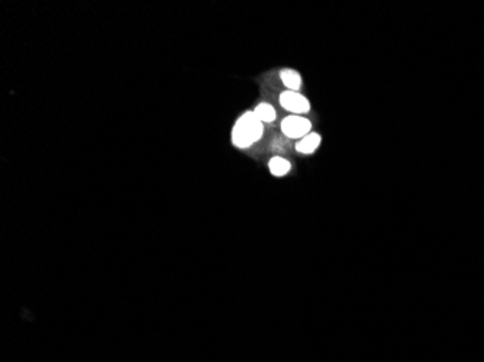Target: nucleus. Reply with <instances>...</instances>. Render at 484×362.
<instances>
[{
  "instance_id": "nucleus-1",
  "label": "nucleus",
  "mask_w": 484,
  "mask_h": 362,
  "mask_svg": "<svg viewBox=\"0 0 484 362\" xmlns=\"http://www.w3.org/2000/svg\"><path fill=\"white\" fill-rule=\"evenodd\" d=\"M264 124L254 112H245L232 128V144L236 148H248L263 137Z\"/></svg>"
},
{
  "instance_id": "nucleus-3",
  "label": "nucleus",
  "mask_w": 484,
  "mask_h": 362,
  "mask_svg": "<svg viewBox=\"0 0 484 362\" xmlns=\"http://www.w3.org/2000/svg\"><path fill=\"white\" fill-rule=\"evenodd\" d=\"M280 104L286 111H290L295 115H304L310 111L309 100L299 92H290V90L281 93Z\"/></svg>"
},
{
  "instance_id": "nucleus-4",
  "label": "nucleus",
  "mask_w": 484,
  "mask_h": 362,
  "mask_svg": "<svg viewBox=\"0 0 484 362\" xmlns=\"http://www.w3.org/2000/svg\"><path fill=\"white\" fill-rule=\"evenodd\" d=\"M321 141L322 140L319 133L310 132L306 135V137L299 140V142L296 144V151L300 154H313L317 149V146L321 145Z\"/></svg>"
},
{
  "instance_id": "nucleus-7",
  "label": "nucleus",
  "mask_w": 484,
  "mask_h": 362,
  "mask_svg": "<svg viewBox=\"0 0 484 362\" xmlns=\"http://www.w3.org/2000/svg\"><path fill=\"white\" fill-rule=\"evenodd\" d=\"M255 116L259 117L263 124H271L273 120H276L277 117V112L276 109L271 106L270 103H260L259 106H257L254 111Z\"/></svg>"
},
{
  "instance_id": "nucleus-5",
  "label": "nucleus",
  "mask_w": 484,
  "mask_h": 362,
  "mask_svg": "<svg viewBox=\"0 0 484 362\" xmlns=\"http://www.w3.org/2000/svg\"><path fill=\"white\" fill-rule=\"evenodd\" d=\"M280 77L283 84L287 87V90H290V92H299L301 87V77L300 74L292 68L283 70L280 73Z\"/></svg>"
},
{
  "instance_id": "nucleus-6",
  "label": "nucleus",
  "mask_w": 484,
  "mask_h": 362,
  "mask_svg": "<svg viewBox=\"0 0 484 362\" xmlns=\"http://www.w3.org/2000/svg\"><path fill=\"white\" fill-rule=\"evenodd\" d=\"M270 173L276 177H284L286 174H289L292 170L290 161H287L286 158L281 157H273L268 162Z\"/></svg>"
},
{
  "instance_id": "nucleus-2",
  "label": "nucleus",
  "mask_w": 484,
  "mask_h": 362,
  "mask_svg": "<svg viewBox=\"0 0 484 362\" xmlns=\"http://www.w3.org/2000/svg\"><path fill=\"white\" fill-rule=\"evenodd\" d=\"M281 131L287 138L292 140H301L306 137L312 131V122L309 119L300 116V115H292L287 116L281 122Z\"/></svg>"
}]
</instances>
